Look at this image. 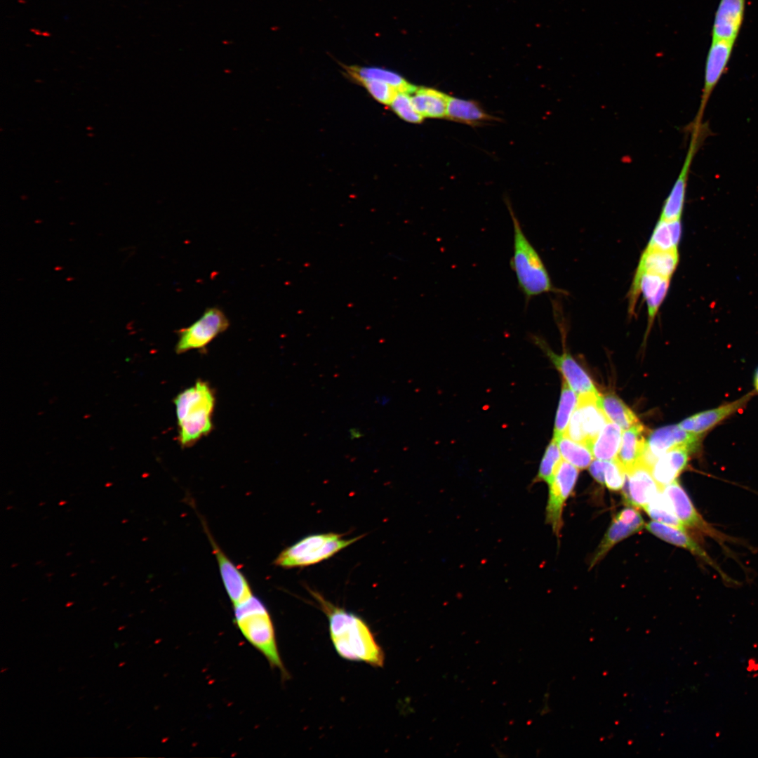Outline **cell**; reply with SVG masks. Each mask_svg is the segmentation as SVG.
Masks as SVG:
<instances>
[{"label":"cell","instance_id":"cell-1","mask_svg":"<svg viewBox=\"0 0 758 758\" xmlns=\"http://www.w3.org/2000/svg\"><path fill=\"white\" fill-rule=\"evenodd\" d=\"M309 592L328 618L330 637L338 654L347 660L383 667L384 651L366 621L333 604L319 592Z\"/></svg>","mask_w":758,"mask_h":758},{"label":"cell","instance_id":"cell-2","mask_svg":"<svg viewBox=\"0 0 758 758\" xmlns=\"http://www.w3.org/2000/svg\"><path fill=\"white\" fill-rule=\"evenodd\" d=\"M215 394L207 382L198 380L174 399L178 425V441L190 447L213 430Z\"/></svg>","mask_w":758,"mask_h":758},{"label":"cell","instance_id":"cell-3","mask_svg":"<svg viewBox=\"0 0 758 758\" xmlns=\"http://www.w3.org/2000/svg\"><path fill=\"white\" fill-rule=\"evenodd\" d=\"M234 623L243 637L267 660L271 668L277 669L282 677L288 673L280 656L274 625L264 603L253 595L234 606Z\"/></svg>","mask_w":758,"mask_h":758},{"label":"cell","instance_id":"cell-4","mask_svg":"<svg viewBox=\"0 0 758 758\" xmlns=\"http://www.w3.org/2000/svg\"><path fill=\"white\" fill-rule=\"evenodd\" d=\"M507 204L514 232L510 267L526 301L544 293L557 292L539 253L524 234L509 201H507Z\"/></svg>","mask_w":758,"mask_h":758},{"label":"cell","instance_id":"cell-5","mask_svg":"<svg viewBox=\"0 0 758 758\" xmlns=\"http://www.w3.org/2000/svg\"><path fill=\"white\" fill-rule=\"evenodd\" d=\"M362 536L346 539L335 533L310 535L284 549L275 559L274 564L286 568L315 564L332 557Z\"/></svg>","mask_w":758,"mask_h":758},{"label":"cell","instance_id":"cell-6","mask_svg":"<svg viewBox=\"0 0 758 758\" xmlns=\"http://www.w3.org/2000/svg\"><path fill=\"white\" fill-rule=\"evenodd\" d=\"M229 326V319L221 309L217 307L207 308L197 321L178 331L176 353L206 347Z\"/></svg>","mask_w":758,"mask_h":758},{"label":"cell","instance_id":"cell-7","mask_svg":"<svg viewBox=\"0 0 758 758\" xmlns=\"http://www.w3.org/2000/svg\"><path fill=\"white\" fill-rule=\"evenodd\" d=\"M599 395L578 397V404L564 434L589 448L609 420L598 404Z\"/></svg>","mask_w":758,"mask_h":758},{"label":"cell","instance_id":"cell-8","mask_svg":"<svg viewBox=\"0 0 758 758\" xmlns=\"http://www.w3.org/2000/svg\"><path fill=\"white\" fill-rule=\"evenodd\" d=\"M578 476V468L563 459L548 484L545 522L551 526L557 536H559L562 527L563 507L573 490Z\"/></svg>","mask_w":758,"mask_h":758},{"label":"cell","instance_id":"cell-9","mask_svg":"<svg viewBox=\"0 0 758 758\" xmlns=\"http://www.w3.org/2000/svg\"><path fill=\"white\" fill-rule=\"evenodd\" d=\"M736 41L712 39L706 57L704 82L699 107L691 125L703 124L704 112L710 98L724 74L730 61Z\"/></svg>","mask_w":758,"mask_h":758},{"label":"cell","instance_id":"cell-10","mask_svg":"<svg viewBox=\"0 0 758 758\" xmlns=\"http://www.w3.org/2000/svg\"><path fill=\"white\" fill-rule=\"evenodd\" d=\"M701 438L702 435L687 432L678 425L657 429L646 441L640 462L651 469L661 456L673 448L683 446L692 453L696 452L700 446Z\"/></svg>","mask_w":758,"mask_h":758},{"label":"cell","instance_id":"cell-11","mask_svg":"<svg viewBox=\"0 0 758 758\" xmlns=\"http://www.w3.org/2000/svg\"><path fill=\"white\" fill-rule=\"evenodd\" d=\"M705 135L707 133L702 129L691 130L689 145L683 166L663 204L659 220L665 221L681 220L691 166Z\"/></svg>","mask_w":758,"mask_h":758},{"label":"cell","instance_id":"cell-12","mask_svg":"<svg viewBox=\"0 0 758 758\" xmlns=\"http://www.w3.org/2000/svg\"><path fill=\"white\" fill-rule=\"evenodd\" d=\"M661 492L685 528L699 531L719 542L724 540L722 538V535L711 527L698 512L687 493L677 480L663 486Z\"/></svg>","mask_w":758,"mask_h":758},{"label":"cell","instance_id":"cell-13","mask_svg":"<svg viewBox=\"0 0 758 758\" xmlns=\"http://www.w3.org/2000/svg\"><path fill=\"white\" fill-rule=\"evenodd\" d=\"M670 278L650 272L635 273L629 296V311L632 314L640 293L644 295L648 308L649 328L669 288Z\"/></svg>","mask_w":758,"mask_h":758},{"label":"cell","instance_id":"cell-14","mask_svg":"<svg viewBox=\"0 0 758 758\" xmlns=\"http://www.w3.org/2000/svg\"><path fill=\"white\" fill-rule=\"evenodd\" d=\"M534 339L578 397L599 394L589 375L568 353L557 354L540 338L535 337Z\"/></svg>","mask_w":758,"mask_h":758},{"label":"cell","instance_id":"cell-15","mask_svg":"<svg viewBox=\"0 0 758 758\" xmlns=\"http://www.w3.org/2000/svg\"><path fill=\"white\" fill-rule=\"evenodd\" d=\"M624 496L630 505L644 509L660 492L651 469L641 462L626 472Z\"/></svg>","mask_w":758,"mask_h":758},{"label":"cell","instance_id":"cell-16","mask_svg":"<svg viewBox=\"0 0 758 758\" xmlns=\"http://www.w3.org/2000/svg\"><path fill=\"white\" fill-rule=\"evenodd\" d=\"M752 396L753 392H749L736 400L697 413L683 420L678 425L687 432L702 435L744 409Z\"/></svg>","mask_w":758,"mask_h":758},{"label":"cell","instance_id":"cell-17","mask_svg":"<svg viewBox=\"0 0 758 758\" xmlns=\"http://www.w3.org/2000/svg\"><path fill=\"white\" fill-rule=\"evenodd\" d=\"M644 526V520L633 507H626L614 518L591 559L590 567L599 561L619 541L639 532Z\"/></svg>","mask_w":758,"mask_h":758},{"label":"cell","instance_id":"cell-18","mask_svg":"<svg viewBox=\"0 0 758 758\" xmlns=\"http://www.w3.org/2000/svg\"><path fill=\"white\" fill-rule=\"evenodd\" d=\"M204 528L215 554L225 590L233 606H236L253 595L251 588L244 574L218 546L205 526Z\"/></svg>","mask_w":758,"mask_h":758},{"label":"cell","instance_id":"cell-19","mask_svg":"<svg viewBox=\"0 0 758 758\" xmlns=\"http://www.w3.org/2000/svg\"><path fill=\"white\" fill-rule=\"evenodd\" d=\"M746 0H720L714 13L712 39L736 41L743 25Z\"/></svg>","mask_w":758,"mask_h":758},{"label":"cell","instance_id":"cell-20","mask_svg":"<svg viewBox=\"0 0 758 758\" xmlns=\"http://www.w3.org/2000/svg\"><path fill=\"white\" fill-rule=\"evenodd\" d=\"M651 533L659 538L689 550L714 568L725 581H731L707 553L685 531V529L653 521L646 525Z\"/></svg>","mask_w":758,"mask_h":758},{"label":"cell","instance_id":"cell-21","mask_svg":"<svg viewBox=\"0 0 758 758\" xmlns=\"http://www.w3.org/2000/svg\"><path fill=\"white\" fill-rule=\"evenodd\" d=\"M691 453L686 447H675L667 451L655 462L651 472L661 488L676 480L686 467Z\"/></svg>","mask_w":758,"mask_h":758},{"label":"cell","instance_id":"cell-22","mask_svg":"<svg viewBox=\"0 0 758 758\" xmlns=\"http://www.w3.org/2000/svg\"><path fill=\"white\" fill-rule=\"evenodd\" d=\"M679 262L677 248L663 250L646 247L636 273L650 272L671 278Z\"/></svg>","mask_w":758,"mask_h":758},{"label":"cell","instance_id":"cell-23","mask_svg":"<svg viewBox=\"0 0 758 758\" xmlns=\"http://www.w3.org/2000/svg\"><path fill=\"white\" fill-rule=\"evenodd\" d=\"M446 119L472 126L498 120L488 114L477 101L450 95L448 99Z\"/></svg>","mask_w":758,"mask_h":758},{"label":"cell","instance_id":"cell-24","mask_svg":"<svg viewBox=\"0 0 758 758\" xmlns=\"http://www.w3.org/2000/svg\"><path fill=\"white\" fill-rule=\"evenodd\" d=\"M411 96L415 109L424 119L446 118L448 95L432 88L417 86Z\"/></svg>","mask_w":758,"mask_h":758},{"label":"cell","instance_id":"cell-25","mask_svg":"<svg viewBox=\"0 0 758 758\" xmlns=\"http://www.w3.org/2000/svg\"><path fill=\"white\" fill-rule=\"evenodd\" d=\"M644 433V427L639 423L624 430L622 434L620 446L616 459L625 472L641 459L646 441Z\"/></svg>","mask_w":758,"mask_h":758},{"label":"cell","instance_id":"cell-26","mask_svg":"<svg viewBox=\"0 0 758 758\" xmlns=\"http://www.w3.org/2000/svg\"><path fill=\"white\" fill-rule=\"evenodd\" d=\"M343 67L348 76L357 82L362 80L382 81L394 87L399 93L410 94L417 87L410 84L400 74L383 67L357 65H343Z\"/></svg>","mask_w":758,"mask_h":758},{"label":"cell","instance_id":"cell-27","mask_svg":"<svg viewBox=\"0 0 758 758\" xmlns=\"http://www.w3.org/2000/svg\"><path fill=\"white\" fill-rule=\"evenodd\" d=\"M622 430L619 425L609 420L590 446L593 457L601 460L615 459L620 446Z\"/></svg>","mask_w":758,"mask_h":758},{"label":"cell","instance_id":"cell-28","mask_svg":"<svg viewBox=\"0 0 758 758\" xmlns=\"http://www.w3.org/2000/svg\"><path fill=\"white\" fill-rule=\"evenodd\" d=\"M597 402L609 420L619 425L623 430L639 423L632 410L612 393L599 394Z\"/></svg>","mask_w":758,"mask_h":758},{"label":"cell","instance_id":"cell-29","mask_svg":"<svg viewBox=\"0 0 758 758\" xmlns=\"http://www.w3.org/2000/svg\"><path fill=\"white\" fill-rule=\"evenodd\" d=\"M681 232V220H659L646 247L663 250L677 248Z\"/></svg>","mask_w":758,"mask_h":758},{"label":"cell","instance_id":"cell-30","mask_svg":"<svg viewBox=\"0 0 758 758\" xmlns=\"http://www.w3.org/2000/svg\"><path fill=\"white\" fill-rule=\"evenodd\" d=\"M554 439L557 442L564 460L581 470L590 465L594 457L587 445L573 441L565 434Z\"/></svg>","mask_w":758,"mask_h":758},{"label":"cell","instance_id":"cell-31","mask_svg":"<svg viewBox=\"0 0 758 758\" xmlns=\"http://www.w3.org/2000/svg\"><path fill=\"white\" fill-rule=\"evenodd\" d=\"M578 395L563 379L561 396L556 413L554 437L563 435L568 427L571 415L578 404Z\"/></svg>","mask_w":758,"mask_h":758},{"label":"cell","instance_id":"cell-32","mask_svg":"<svg viewBox=\"0 0 758 758\" xmlns=\"http://www.w3.org/2000/svg\"><path fill=\"white\" fill-rule=\"evenodd\" d=\"M562 460L557 442L553 438L545 449L533 483L544 481L548 484Z\"/></svg>","mask_w":758,"mask_h":758},{"label":"cell","instance_id":"cell-33","mask_svg":"<svg viewBox=\"0 0 758 758\" xmlns=\"http://www.w3.org/2000/svg\"><path fill=\"white\" fill-rule=\"evenodd\" d=\"M644 510L656 521L685 529V527L674 513L671 506L661 491L646 505Z\"/></svg>","mask_w":758,"mask_h":758},{"label":"cell","instance_id":"cell-34","mask_svg":"<svg viewBox=\"0 0 758 758\" xmlns=\"http://www.w3.org/2000/svg\"><path fill=\"white\" fill-rule=\"evenodd\" d=\"M390 105L399 118L407 122L420 124L424 119L415 109L410 93H399Z\"/></svg>","mask_w":758,"mask_h":758},{"label":"cell","instance_id":"cell-35","mask_svg":"<svg viewBox=\"0 0 758 758\" xmlns=\"http://www.w3.org/2000/svg\"><path fill=\"white\" fill-rule=\"evenodd\" d=\"M358 83L362 85L375 100L384 105H390L399 93L394 87L382 81L362 80Z\"/></svg>","mask_w":758,"mask_h":758},{"label":"cell","instance_id":"cell-36","mask_svg":"<svg viewBox=\"0 0 758 758\" xmlns=\"http://www.w3.org/2000/svg\"><path fill=\"white\" fill-rule=\"evenodd\" d=\"M626 472L615 458L606 460L604 467V484L612 491H619L624 486Z\"/></svg>","mask_w":758,"mask_h":758},{"label":"cell","instance_id":"cell-37","mask_svg":"<svg viewBox=\"0 0 758 758\" xmlns=\"http://www.w3.org/2000/svg\"><path fill=\"white\" fill-rule=\"evenodd\" d=\"M606 460H596L590 463V473L599 483L604 484V467Z\"/></svg>","mask_w":758,"mask_h":758},{"label":"cell","instance_id":"cell-38","mask_svg":"<svg viewBox=\"0 0 758 758\" xmlns=\"http://www.w3.org/2000/svg\"><path fill=\"white\" fill-rule=\"evenodd\" d=\"M362 436V433L359 429L354 427L350 430V437L352 439H358Z\"/></svg>","mask_w":758,"mask_h":758},{"label":"cell","instance_id":"cell-39","mask_svg":"<svg viewBox=\"0 0 758 758\" xmlns=\"http://www.w3.org/2000/svg\"><path fill=\"white\" fill-rule=\"evenodd\" d=\"M390 398L385 395H381L377 397V401L381 405H385L388 404Z\"/></svg>","mask_w":758,"mask_h":758},{"label":"cell","instance_id":"cell-40","mask_svg":"<svg viewBox=\"0 0 758 758\" xmlns=\"http://www.w3.org/2000/svg\"><path fill=\"white\" fill-rule=\"evenodd\" d=\"M753 385L755 390L758 393V368L756 369L753 377Z\"/></svg>","mask_w":758,"mask_h":758},{"label":"cell","instance_id":"cell-41","mask_svg":"<svg viewBox=\"0 0 758 758\" xmlns=\"http://www.w3.org/2000/svg\"><path fill=\"white\" fill-rule=\"evenodd\" d=\"M124 627H125L124 626H122V627H119V628L118 630H123V628H124Z\"/></svg>","mask_w":758,"mask_h":758},{"label":"cell","instance_id":"cell-42","mask_svg":"<svg viewBox=\"0 0 758 758\" xmlns=\"http://www.w3.org/2000/svg\"><path fill=\"white\" fill-rule=\"evenodd\" d=\"M124 664H125L124 663H121V664H119V666H121V665H124Z\"/></svg>","mask_w":758,"mask_h":758}]
</instances>
